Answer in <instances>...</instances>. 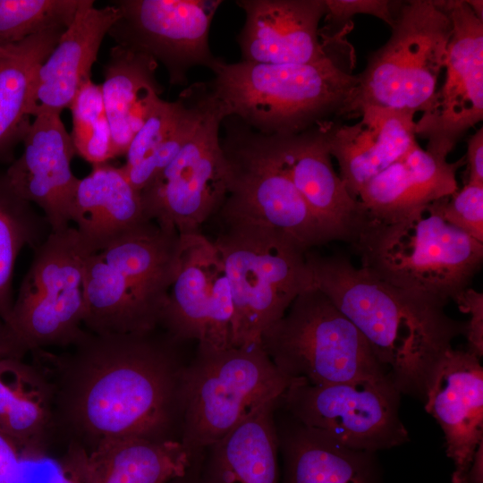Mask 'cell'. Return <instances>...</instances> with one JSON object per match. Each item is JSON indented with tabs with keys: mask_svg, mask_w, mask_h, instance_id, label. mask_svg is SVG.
<instances>
[{
	"mask_svg": "<svg viewBox=\"0 0 483 483\" xmlns=\"http://www.w3.org/2000/svg\"><path fill=\"white\" fill-rule=\"evenodd\" d=\"M437 204L449 224L483 242V183L467 182L451 196L438 199Z\"/></svg>",
	"mask_w": 483,
	"mask_h": 483,
	"instance_id": "e575fe53",
	"label": "cell"
},
{
	"mask_svg": "<svg viewBox=\"0 0 483 483\" xmlns=\"http://www.w3.org/2000/svg\"><path fill=\"white\" fill-rule=\"evenodd\" d=\"M326 122L287 136L255 132L264 152L289 177L322 225L336 241L352 242L367 216L333 167Z\"/></svg>",
	"mask_w": 483,
	"mask_h": 483,
	"instance_id": "ac0fdd59",
	"label": "cell"
},
{
	"mask_svg": "<svg viewBox=\"0 0 483 483\" xmlns=\"http://www.w3.org/2000/svg\"><path fill=\"white\" fill-rule=\"evenodd\" d=\"M297 380L283 374L260 344L198 346L182 379L180 442L200 456Z\"/></svg>",
	"mask_w": 483,
	"mask_h": 483,
	"instance_id": "8992f818",
	"label": "cell"
},
{
	"mask_svg": "<svg viewBox=\"0 0 483 483\" xmlns=\"http://www.w3.org/2000/svg\"><path fill=\"white\" fill-rule=\"evenodd\" d=\"M220 138L227 167V196L220 219L265 224L287 236L305 252L336 241L309 209L289 177L267 156L256 132L239 118L222 121Z\"/></svg>",
	"mask_w": 483,
	"mask_h": 483,
	"instance_id": "8fae6325",
	"label": "cell"
},
{
	"mask_svg": "<svg viewBox=\"0 0 483 483\" xmlns=\"http://www.w3.org/2000/svg\"><path fill=\"white\" fill-rule=\"evenodd\" d=\"M166 332L86 335L69 352H31L54 392L57 437L90 453L112 440H180L184 369Z\"/></svg>",
	"mask_w": 483,
	"mask_h": 483,
	"instance_id": "6da1fadb",
	"label": "cell"
},
{
	"mask_svg": "<svg viewBox=\"0 0 483 483\" xmlns=\"http://www.w3.org/2000/svg\"><path fill=\"white\" fill-rule=\"evenodd\" d=\"M168 483H202L199 478V474L193 473V468L189 470L185 475L176 478Z\"/></svg>",
	"mask_w": 483,
	"mask_h": 483,
	"instance_id": "b9f144b4",
	"label": "cell"
},
{
	"mask_svg": "<svg viewBox=\"0 0 483 483\" xmlns=\"http://www.w3.org/2000/svg\"><path fill=\"white\" fill-rule=\"evenodd\" d=\"M72 115V141L76 155L92 165L114 158L113 138L104 106L101 86L92 80L77 93L70 107Z\"/></svg>",
	"mask_w": 483,
	"mask_h": 483,
	"instance_id": "836d02e7",
	"label": "cell"
},
{
	"mask_svg": "<svg viewBox=\"0 0 483 483\" xmlns=\"http://www.w3.org/2000/svg\"><path fill=\"white\" fill-rule=\"evenodd\" d=\"M33 250L6 324L28 352L72 347L87 333L84 267L89 254L73 226L50 232Z\"/></svg>",
	"mask_w": 483,
	"mask_h": 483,
	"instance_id": "30bf717a",
	"label": "cell"
},
{
	"mask_svg": "<svg viewBox=\"0 0 483 483\" xmlns=\"http://www.w3.org/2000/svg\"><path fill=\"white\" fill-rule=\"evenodd\" d=\"M82 0H0V47L54 29H67Z\"/></svg>",
	"mask_w": 483,
	"mask_h": 483,
	"instance_id": "d6a6232c",
	"label": "cell"
},
{
	"mask_svg": "<svg viewBox=\"0 0 483 483\" xmlns=\"http://www.w3.org/2000/svg\"><path fill=\"white\" fill-rule=\"evenodd\" d=\"M140 192L120 167L108 163L92 165L80 179L71 208L87 253L104 250L121 236L148 221Z\"/></svg>",
	"mask_w": 483,
	"mask_h": 483,
	"instance_id": "cb8c5ba5",
	"label": "cell"
},
{
	"mask_svg": "<svg viewBox=\"0 0 483 483\" xmlns=\"http://www.w3.org/2000/svg\"><path fill=\"white\" fill-rule=\"evenodd\" d=\"M208 82L225 117L234 116L266 136H287L309 130L343 109L357 76L328 55L304 64H268L222 59Z\"/></svg>",
	"mask_w": 483,
	"mask_h": 483,
	"instance_id": "277c9868",
	"label": "cell"
},
{
	"mask_svg": "<svg viewBox=\"0 0 483 483\" xmlns=\"http://www.w3.org/2000/svg\"><path fill=\"white\" fill-rule=\"evenodd\" d=\"M468 350H447L427 384L425 409L440 425L452 483H483V369Z\"/></svg>",
	"mask_w": 483,
	"mask_h": 483,
	"instance_id": "e0dca14e",
	"label": "cell"
},
{
	"mask_svg": "<svg viewBox=\"0 0 483 483\" xmlns=\"http://www.w3.org/2000/svg\"><path fill=\"white\" fill-rule=\"evenodd\" d=\"M181 250L160 327L174 340L198 346L234 347L235 314L220 253L200 233L180 235Z\"/></svg>",
	"mask_w": 483,
	"mask_h": 483,
	"instance_id": "9a60e30c",
	"label": "cell"
},
{
	"mask_svg": "<svg viewBox=\"0 0 483 483\" xmlns=\"http://www.w3.org/2000/svg\"><path fill=\"white\" fill-rule=\"evenodd\" d=\"M211 96L205 82L183 89L177 100L158 97L133 137L120 166L131 184L141 191L175 157L198 124Z\"/></svg>",
	"mask_w": 483,
	"mask_h": 483,
	"instance_id": "d4e9b609",
	"label": "cell"
},
{
	"mask_svg": "<svg viewBox=\"0 0 483 483\" xmlns=\"http://www.w3.org/2000/svg\"><path fill=\"white\" fill-rule=\"evenodd\" d=\"M61 114L34 117L24 137L23 151L4 172L14 191L41 208L51 232L71 225V208L80 179L72 172L75 153Z\"/></svg>",
	"mask_w": 483,
	"mask_h": 483,
	"instance_id": "d6986e66",
	"label": "cell"
},
{
	"mask_svg": "<svg viewBox=\"0 0 483 483\" xmlns=\"http://www.w3.org/2000/svg\"><path fill=\"white\" fill-rule=\"evenodd\" d=\"M198 457L180 440H112L89 453L90 482L168 483L191 470Z\"/></svg>",
	"mask_w": 483,
	"mask_h": 483,
	"instance_id": "f546056e",
	"label": "cell"
},
{
	"mask_svg": "<svg viewBox=\"0 0 483 483\" xmlns=\"http://www.w3.org/2000/svg\"><path fill=\"white\" fill-rule=\"evenodd\" d=\"M280 400L267 403L204 450L202 483H279L275 413Z\"/></svg>",
	"mask_w": 483,
	"mask_h": 483,
	"instance_id": "4316f807",
	"label": "cell"
},
{
	"mask_svg": "<svg viewBox=\"0 0 483 483\" xmlns=\"http://www.w3.org/2000/svg\"><path fill=\"white\" fill-rule=\"evenodd\" d=\"M394 3L388 0H325V16L331 25H338L344 24L353 15L369 14L390 26L394 18Z\"/></svg>",
	"mask_w": 483,
	"mask_h": 483,
	"instance_id": "d590c367",
	"label": "cell"
},
{
	"mask_svg": "<svg viewBox=\"0 0 483 483\" xmlns=\"http://www.w3.org/2000/svg\"><path fill=\"white\" fill-rule=\"evenodd\" d=\"M259 344L283 374L313 386L390 381L358 328L314 286L295 298Z\"/></svg>",
	"mask_w": 483,
	"mask_h": 483,
	"instance_id": "9c48e42d",
	"label": "cell"
},
{
	"mask_svg": "<svg viewBox=\"0 0 483 483\" xmlns=\"http://www.w3.org/2000/svg\"><path fill=\"white\" fill-rule=\"evenodd\" d=\"M0 432L22 452L48 453L57 437L52 384L37 363L0 361Z\"/></svg>",
	"mask_w": 483,
	"mask_h": 483,
	"instance_id": "484cf974",
	"label": "cell"
},
{
	"mask_svg": "<svg viewBox=\"0 0 483 483\" xmlns=\"http://www.w3.org/2000/svg\"><path fill=\"white\" fill-rule=\"evenodd\" d=\"M415 113L369 106L360 119L348 125L329 120L326 137L329 153L339 165V176L357 199L361 188L402 157L417 142Z\"/></svg>",
	"mask_w": 483,
	"mask_h": 483,
	"instance_id": "7402d4cb",
	"label": "cell"
},
{
	"mask_svg": "<svg viewBox=\"0 0 483 483\" xmlns=\"http://www.w3.org/2000/svg\"><path fill=\"white\" fill-rule=\"evenodd\" d=\"M466 164L435 156L416 142L402 157L372 178L357 199L369 219L391 223L458 190L456 173Z\"/></svg>",
	"mask_w": 483,
	"mask_h": 483,
	"instance_id": "603a6c76",
	"label": "cell"
},
{
	"mask_svg": "<svg viewBox=\"0 0 483 483\" xmlns=\"http://www.w3.org/2000/svg\"><path fill=\"white\" fill-rule=\"evenodd\" d=\"M65 30H46L0 47V162L10 159L23 140L30 124L27 107L34 74Z\"/></svg>",
	"mask_w": 483,
	"mask_h": 483,
	"instance_id": "4dcf8cb0",
	"label": "cell"
},
{
	"mask_svg": "<svg viewBox=\"0 0 483 483\" xmlns=\"http://www.w3.org/2000/svg\"><path fill=\"white\" fill-rule=\"evenodd\" d=\"M58 464L57 473L50 483H91L89 453L81 445L68 443Z\"/></svg>",
	"mask_w": 483,
	"mask_h": 483,
	"instance_id": "74e56055",
	"label": "cell"
},
{
	"mask_svg": "<svg viewBox=\"0 0 483 483\" xmlns=\"http://www.w3.org/2000/svg\"><path fill=\"white\" fill-rule=\"evenodd\" d=\"M119 17L114 4L96 8L82 0L72 22L61 35L31 84L27 114L56 113L70 107L80 89L91 80V67L104 37Z\"/></svg>",
	"mask_w": 483,
	"mask_h": 483,
	"instance_id": "44dd1931",
	"label": "cell"
},
{
	"mask_svg": "<svg viewBox=\"0 0 483 483\" xmlns=\"http://www.w3.org/2000/svg\"><path fill=\"white\" fill-rule=\"evenodd\" d=\"M453 301L461 311L470 316L464 331L468 351L480 358L483 355V293L468 287Z\"/></svg>",
	"mask_w": 483,
	"mask_h": 483,
	"instance_id": "8d00e7d4",
	"label": "cell"
},
{
	"mask_svg": "<svg viewBox=\"0 0 483 483\" xmlns=\"http://www.w3.org/2000/svg\"><path fill=\"white\" fill-rule=\"evenodd\" d=\"M453 24L445 78L415 122L426 150L447 158L464 134L483 119V19L467 1H444Z\"/></svg>",
	"mask_w": 483,
	"mask_h": 483,
	"instance_id": "2e32d148",
	"label": "cell"
},
{
	"mask_svg": "<svg viewBox=\"0 0 483 483\" xmlns=\"http://www.w3.org/2000/svg\"><path fill=\"white\" fill-rule=\"evenodd\" d=\"M50 232L44 216L17 194L4 172H0V318L5 323L14 301L12 285L15 261L24 247L35 250Z\"/></svg>",
	"mask_w": 483,
	"mask_h": 483,
	"instance_id": "1f68e13d",
	"label": "cell"
},
{
	"mask_svg": "<svg viewBox=\"0 0 483 483\" xmlns=\"http://www.w3.org/2000/svg\"><path fill=\"white\" fill-rule=\"evenodd\" d=\"M465 162L468 165V182L483 183V128L467 139Z\"/></svg>",
	"mask_w": 483,
	"mask_h": 483,
	"instance_id": "ab89813d",
	"label": "cell"
},
{
	"mask_svg": "<svg viewBox=\"0 0 483 483\" xmlns=\"http://www.w3.org/2000/svg\"><path fill=\"white\" fill-rule=\"evenodd\" d=\"M400 394L387 380L313 386L298 379L279 405L294 420L343 445L374 453L408 441L399 417Z\"/></svg>",
	"mask_w": 483,
	"mask_h": 483,
	"instance_id": "4fadbf2b",
	"label": "cell"
},
{
	"mask_svg": "<svg viewBox=\"0 0 483 483\" xmlns=\"http://www.w3.org/2000/svg\"><path fill=\"white\" fill-rule=\"evenodd\" d=\"M119 17L108 34L117 46L163 64L173 85L188 82L196 66L209 70L219 59L208 36L220 0H121Z\"/></svg>",
	"mask_w": 483,
	"mask_h": 483,
	"instance_id": "5bb4252c",
	"label": "cell"
},
{
	"mask_svg": "<svg viewBox=\"0 0 483 483\" xmlns=\"http://www.w3.org/2000/svg\"><path fill=\"white\" fill-rule=\"evenodd\" d=\"M0 483H20V456L16 444L0 432Z\"/></svg>",
	"mask_w": 483,
	"mask_h": 483,
	"instance_id": "f35d334b",
	"label": "cell"
},
{
	"mask_svg": "<svg viewBox=\"0 0 483 483\" xmlns=\"http://www.w3.org/2000/svg\"><path fill=\"white\" fill-rule=\"evenodd\" d=\"M360 267L388 284L447 302L469 287L483 242L449 224L437 200L391 223L369 219L351 242Z\"/></svg>",
	"mask_w": 483,
	"mask_h": 483,
	"instance_id": "5b68a950",
	"label": "cell"
},
{
	"mask_svg": "<svg viewBox=\"0 0 483 483\" xmlns=\"http://www.w3.org/2000/svg\"><path fill=\"white\" fill-rule=\"evenodd\" d=\"M225 118L211 91L178 154L140 191L148 219L185 235L200 233L203 223L219 211L227 196V167L219 134Z\"/></svg>",
	"mask_w": 483,
	"mask_h": 483,
	"instance_id": "7c38bea8",
	"label": "cell"
},
{
	"mask_svg": "<svg viewBox=\"0 0 483 483\" xmlns=\"http://www.w3.org/2000/svg\"><path fill=\"white\" fill-rule=\"evenodd\" d=\"M245 21L236 41L242 60L268 64L319 62L328 54L319 39L325 0H237Z\"/></svg>",
	"mask_w": 483,
	"mask_h": 483,
	"instance_id": "ffe728a7",
	"label": "cell"
},
{
	"mask_svg": "<svg viewBox=\"0 0 483 483\" xmlns=\"http://www.w3.org/2000/svg\"><path fill=\"white\" fill-rule=\"evenodd\" d=\"M312 284L358 328L400 394L424 400L428 379L465 323L447 302L392 285L343 255L305 254Z\"/></svg>",
	"mask_w": 483,
	"mask_h": 483,
	"instance_id": "7a4b0ae2",
	"label": "cell"
},
{
	"mask_svg": "<svg viewBox=\"0 0 483 483\" xmlns=\"http://www.w3.org/2000/svg\"><path fill=\"white\" fill-rule=\"evenodd\" d=\"M292 421L285 428L276 426L282 483H379L373 453L346 447L319 430Z\"/></svg>",
	"mask_w": 483,
	"mask_h": 483,
	"instance_id": "83f0119b",
	"label": "cell"
},
{
	"mask_svg": "<svg viewBox=\"0 0 483 483\" xmlns=\"http://www.w3.org/2000/svg\"><path fill=\"white\" fill-rule=\"evenodd\" d=\"M388 40L368 57L342 116L369 106L423 112L436 91L453 31L444 1L402 4Z\"/></svg>",
	"mask_w": 483,
	"mask_h": 483,
	"instance_id": "ba28073f",
	"label": "cell"
},
{
	"mask_svg": "<svg viewBox=\"0 0 483 483\" xmlns=\"http://www.w3.org/2000/svg\"><path fill=\"white\" fill-rule=\"evenodd\" d=\"M152 57L115 46L104 66L102 98L109 121L114 156H125L163 88Z\"/></svg>",
	"mask_w": 483,
	"mask_h": 483,
	"instance_id": "f1b7e54d",
	"label": "cell"
},
{
	"mask_svg": "<svg viewBox=\"0 0 483 483\" xmlns=\"http://www.w3.org/2000/svg\"><path fill=\"white\" fill-rule=\"evenodd\" d=\"M180 250L175 229L148 220L87 256L84 328L97 335L157 329Z\"/></svg>",
	"mask_w": 483,
	"mask_h": 483,
	"instance_id": "3957f363",
	"label": "cell"
},
{
	"mask_svg": "<svg viewBox=\"0 0 483 483\" xmlns=\"http://www.w3.org/2000/svg\"><path fill=\"white\" fill-rule=\"evenodd\" d=\"M468 4H470V6L471 7V9L474 11L475 14L480 18V19H483V12H482V7H483V2L480 0H472V1H467Z\"/></svg>",
	"mask_w": 483,
	"mask_h": 483,
	"instance_id": "7bdbcfd3",
	"label": "cell"
},
{
	"mask_svg": "<svg viewBox=\"0 0 483 483\" xmlns=\"http://www.w3.org/2000/svg\"><path fill=\"white\" fill-rule=\"evenodd\" d=\"M214 242L222 258L235 314L234 347L259 344L295 298L313 287L305 254L281 232L246 219L222 220Z\"/></svg>",
	"mask_w": 483,
	"mask_h": 483,
	"instance_id": "52a82bcc",
	"label": "cell"
},
{
	"mask_svg": "<svg viewBox=\"0 0 483 483\" xmlns=\"http://www.w3.org/2000/svg\"><path fill=\"white\" fill-rule=\"evenodd\" d=\"M27 352L8 325L0 318V361L11 358L23 359Z\"/></svg>",
	"mask_w": 483,
	"mask_h": 483,
	"instance_id": "60d3db41",
	"label": "cell"
}]
</instances>
